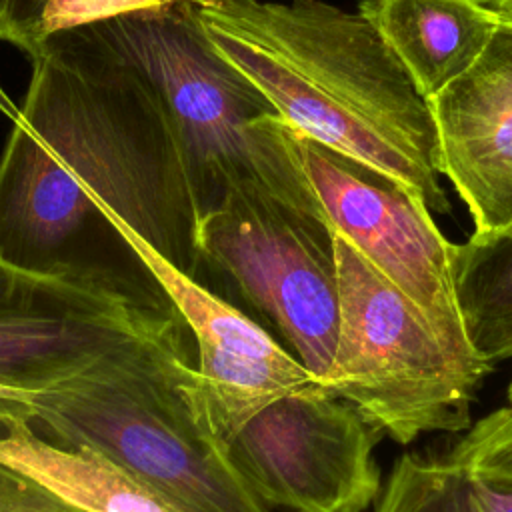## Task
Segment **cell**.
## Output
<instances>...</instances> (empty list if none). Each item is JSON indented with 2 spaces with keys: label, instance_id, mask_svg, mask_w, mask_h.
I'll return each instance as SVG.
<instances>
[{
  "label": "cell",
  "instance_id": "cell-17",
  "mask_svg": "<svg viewBox=\"0 0 512 512\" xmlns=\"http://www.w3.org/2000/svg\"><path fill=\"white\" fill-rule=\"evenodd\" d=\"M216 0H46L34 24L24 34L18 48L32 58L34 52L52 36L104 22L132 12L160 10L174 4L212 6Z\"/></svg>",
  "mask_w": 512,
  "mask_h": 512
},
{
  "label": "cell",
  "instance_id": "cell-7",
  "mask_svg": "<svg viewBox=\"0 0 512 512\" xmlns=\"http://www.w3.org/2000/svg\"><path fill=\"white\" fill-rule=\"evenodd\" d=\"M382 432L320 382L256 412L226 454L264 508L366 512L380 496L374 446Z\"/></svg>",
  "mask_w": 512,
  "mask_h": 512
},
{
  "label": "cell",
  "instance_id": "cell-16",
  "mask_svg": "<svg viewBox=\"0 0 512 512\" xmlns=\"http://www.w3.org/2000/svg\"><path fill=\"white\" fill-rule=\"evenodd\" d=\"M442 460L474 480L512 488V406L472 422Z\"/></svg>",
  "mask_w": 512,
  "mask_h": 512
},
{
  "label": "cell",
  "instance_id": "cell-4",
  "mask_svg": "<svg viewBox=\"0 0 512 512\" xmlns=\"http://www.w3.org/2000/svg\"><path fill=\"white\" fill-rule=\"evenodd\" d=\"M74 30L132 66L154 90L180 150L198 220L232 194L252 192L326 218L300 166L294 130L210 44L194 4Z\"/></svg>",
  "mask_w": 512,
  "mask_h": 512
},
{
  "label": "cell",
  "instance_id": "cell-14",
  "mask_svg": "<svg viewBox=\"0 0 512 512\" xmlns=\"http://www.w3.org/2000/svg\"><path fill=\"white\" fill-rule=\"evenodd\" d=\"M452 268L462 322L476 356L490 370L512 360V236L454 244Z\"/></svg>",
  "mask_w": 512,
  "mask_h": 512
},
{
  "label": "cell",
  "instance_id": "cell-2",
  "mask_svg": "<svg viewBox=\"0 0 512 512\" xmlns=\"http://www.w3.org/2000/svg\"><path fill=\"white\" fill-rule=\"evenodd\" d=\"M210 44L304 138L448 214L428 102L360 12L322 0L196 6Z\"/></svg>",
  "mask_w": 512,
  "mask_h": 512
},
{
  "label": "cell",
  "instance_id": "cell-10",
  "mask_svg": "<svg viewBox=\"0 0 512 512\" xmlns=\"http://www.w3.org/2000/svg\"><path fill=\"white\" fill-rule=\"evenodd\" d=\"M438 172L466 204L472 240L512 236V12L480 58L428 100Z\"/></svg>",
  "mask_w": 512,
  "mask_h": 512
},
{
  "label": "cell",
  "instance_id": "cell-24",
  "mask_svg": "<svg viewBox=\"0 0 512 512\" xmlns=\"http://www.w3.org/2000/svg\"><path fill=\"white\" fill-rule=\"evenodd\" d=\"M214 4H216V2H214Z\"/></svg>",
  "mask_w": 512,
  "mask_h": 512
},
{
  "label": "cell",
  "instance_id": "cell-20",
  "mask_svg": "<svg viewBox=\"0 0 512 512\" xmlns=\"http://www.w3.org/2000/svg\"><path fill=\"white\" fill-rule=\"evenodd\" d=\"M470 492L480 512H512V488H498L468 476Z\"/></svg>",
  "mask_w": 512,
  "mask_h": 512
},
{
  "label": "cell",
  "instance_id": "cell-13",
  "mask_svg": "<svg viewBox=\"0 0 512 512\" xmlns=\"http://www.w3.org/2000/svg\"><path fill=\"white\" fill-rule=\"evenodd\" d=\"M0 462L82 512H190L98 452L46 440L26 420L2 426Z\"/></svg>",
  "mask_w": 512,
  "mask_h": 512
},
{
  "label": "cell",
  "instance_id": "cell-19",
  "mask_svg": "<svg viewBox=\"0 0 512 512\" xmlns=\"http://www.w3.org/2000/svg\"><path fill=\"white\" fill-rule=\"evenodd\" d=\"M46 0H0V40L18 48Z\"/></svg>",
  "mask_w": 512,
  "mask_h": 512
},
{
  "label": "cell",
  "instance_id": "cell-21",
  "mask_svg": "<svg viewBox=\"0 0 512 512\" xmlns=\"http://www.w3.org/2000/svg\"><path fill=\"white\" fill-rule=\"evenodd\" d=\"M0 112H2L4 116H8L10 120H14L16 114H18V106H16L14 100L4 92L2 84H0Z\"/></svg>",
  "mask_w": 512,
  "mask_h": 512
},
{
  "label": "cell",
  "instance_id": "cell-15",
  "mask_svg": "<svg viewBox=\"0 0 512 512\" xmlns=\"http://www.w3.org/2000/svg\"><path fill=\"white\" fill-rule=\"evenodd\" d=\"M374 512H480L468 476L442 456L404 454L376 500Z\"/></svg>",
  "mask_w": 512,
  "mask_h": 512
},
{
  "label": "cell",
  "instance_id": "cell-22",
  "mask_svg": "<svg viewBox=\"0 0 512 512\" xmlns=\"http://www.w3.org/2000/svg\"><path fill=\"white\" fill-rule=\"evenodd\" d=\"M478 2L496 12H512V0H478Z\"/></svg>",
  "mask_w": 512,
  "mask_h": 512
},
{
  "label": "cell",
  "instance_id": "cell-3",
  "mask_svg": "<svg viewBox=\"0 0 512 512\" xmlns=\"http://www.w3.org/2000/svg\"><path fill=\"white\" fill-rule=\"evenodd\" d=\"M28 424L58 446L98 452L190 512H266L212 428L184 320L36 394Z\"/></svg>",
  "mask_w": 512,
  "mask_h": 512
},
{
  "label": "cell",
  "instance_id": "cell-12",
  "mask_svg": "<svg viewBox=\"0 0 512 512\" xmlns=\"http://www.w3.org/2000/svg\"><path fill=\"white\" fill-rule=\"evenodd\" d=\"M358 10L426 102L480 58L500 18L478 0H364Z\"/></svg>",
  "mask_w": 512,
  "mask_h": 512
},
{
  "label": "cell",
  "instance_id": "cell-11",
  "mask_svg": "<svg viewBox=\"0 0 512 512\" xmlns=\"http://www.w3.org/2000/svg\"><path fill=\"white\" fill-rule=\"evenodd\" d=\"M134 244L192 336L200 396L224 444L264 406L318 382L256 320Z\"/></svg>",
  "mask_w": 512,
  "mask_h": 512
},
{
  "label": "cell",
  "instance_id": "cell-23",
  "mask_svg": "<svg viewBox=\"0 0 512 512\" xmlns=\"http://www.w3.org/2000/svg\"><path fill=\"white\" fill-rule=\"evenodd\" d=\"M508 402H510V406H512V382H510V388H508Z\"/></svg>",
  "mask_w": 512,
  "mask_h": 512
},
{
  "label": "cell",
  "instance_id": "cell-1",
  "mask_svg": "<svg viewBox=\"0 0 512 512\" xmlns=\"http://www.w3.org/2000/svg\"><path fill=\"white\" fill-rule=\"evenodd\" d=\"M30 60L0 158V260L180 316L134 244L196 280L198 214L154 90L76 30Z\"/></svg>",
  "mask_w": 512,
  "mask_h": 512
},
{
  "label": "cell",
  "instance_id": "cell-18",
  "mask_svg": "<svg viewBox=\"0 0 512 512\" xmlns=\"http://www.w3.org/2000/svg\"><path fill=\"white\" fill-rule=\"evenodd\" d=\"M0 512H82L26 474L0 462Z\"/></svg>",
  "mask_w": 512,
  "mask_h": 512
},
{
  "label": "cell",
  "instance_id": "cell-6",
  "mask_svg": "<svg viewBox=\"0 0 512 512\" xmlns=\"http://www.w3.org/2000/svg\"><path fill=\"white\" fill-rule=\"evenodd\" d=\"M198 276L324 382L338 338L334 230L276 196L232 194L198 220Z\"/></svg>",
  "mask_w": 512,
  "mask_h": 512
},
{
  "label": "cell",
  "instance_id": "cell-5",
  "mask_svg": "<svg viewBox=\"0 0 512 512\" xmlns=\"http://www.w3.org/2000/svg\"><path fill=\"white\" fill-rule=\"evenodd\" d=\"M338 338L322 382L398 444L466 432L480 384L442 344L418 306L348 240L334 234Z\"/></svg>",
  "mask_w": 512,
  "mask_h": 512
},
{
  "label": "cell",
  "instance_id": "cell-8",
  "mask_svg": "<svg viewBox=\"0 0 512 512\" xmlns=\"http://www.w3.org/2000/svg\"><path fill=\"white\" fill-rule=\"evenodd\" d=\"M294 148L334 234L410 298L448 352L482 382L490 368L466 336L454 286V244L426 206L394 182L298 132Z\"/></svg>",
  "mask_w": 512,
  "mask_h": 512
},
{
  "label": "cell",
  "instance_id": "cell-9",
  "mask_svg": "<svg viewBox=\"0 0 512 512\" xmlns=\"http://www.w3.org/2000/svg\"><path fill=\"white\" fill-rule=\"evenodd\" d=\"M178 320L0 260V426L28 422L30 398Z\"/></svg>",
  "mask_w": 512,
  "mask_h": 512
}]
</instances>
